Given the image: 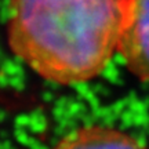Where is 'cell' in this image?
Masks as SVG:
<instances>
[{
    "label": "cell",
    "instance_id": "6da1fadb",
    "mask_svg": "<svg viewBox=\"0 0 149 149\" xmlns=\"http://www.w3.org/2000/svg\"><path fill=\"white\" fill-rule=\"evenodd\" d=\"M124 10L126 0H10L7 40L43 79L84 83L117 51Z\"/></svg>",
    "mask_w": 149,
    "mask_h": 149
},
{
    "label": "cell",
    "instance_id": "7a4b0ae2",
    "mask_svg": "<svg viewBox=\"0 0 149 149\" xmlns=\"http://www.w3.org/2000/svg\"><path fill=\"white\" fill-rule=\"evenodd\" d=\"M117 53L134 76L149 81V0H126Z\"/></svg>",
    "mask_w": 149,
    "mask_h": 149
},
{
    "label": "cell",
    "instance_id": "3957f363",
    "mask_svg": "<svg viewBox=\"0 0 149 149\" xmlns=\"http://www.w3.org/2000/svg\"><path fill=\"white\" fill-rule=\"evenodd\" d=\"M53 149H146L133 135L104 126H86L59 139Z\"/></svg>",
    "mask_w": 149,
    "mask_h": 149
}]
</instances>
